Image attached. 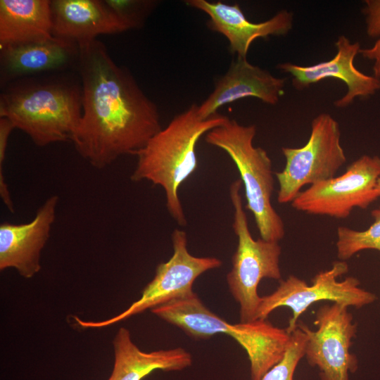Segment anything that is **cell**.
<instances>
[{
  "label": "cell",
  "instance_id": "cell-1",
  "mask_svg": "<svg viewBox=\"0 0 380 380\" xmlns=\"http://www.w3.org/2000/svg\"><path fill=\"white\" fill-rule=\"evenodd\" d=\"M82 113L72 137L77 153L103 169L136 153L161 129L156 104L99 39L78 44Z\"/></svg>",
  "mask_w": 380,
  "mask_h": 380
},
{
  "label": "cell",
  "instance_id": "cell-2",
  "mask_svg": "<svg viewBox=\"0 0 380 380\" xmlns=\"http://www.w3.org/2000/svg\"><path fill=\"white\" fill-rule=\"evenodd\" d=\"M198 110V105L192 103L153 136L134 155L137 165L130 177L133 182L146 180L161 186L167 211L181 227L187 221L179 189L197 168L198 141L229 119L217 113L203 120Z\"/></svg>",
  "mask_w": 380,
  "mask_h": 380
},
{
  "label": "cell",
  "instance_id": "cell-3",
  "mask_svg": "<svg viewBox=\"0 0 380 380\" xmlns=\"http://www.w3.org/2000/svg\"><path fill=\"white\" fill-rule=\"evenodd\" d=\"M151 311L194 339H206L220 333L232 337L248 355L251 380H260L282 359L291 338L286 329L266 319L230 324L205 307L194 292Z\"/></svg>",
  "mask_w": 380,
  "mask_h": 380
},
{
  "label": "cell",
  "instance_id": "cell-4",
  "mask_svg": "<svg viewBox=\"0 0 380 380\" xmlns=\"http://www.w3.org/2000/svg\"><path fill=\"white\" fill-rule=\"evenodd\" d=\"M82 113V87L70 82H22L0 96V118L10 120L39 146L71 140Z\"/></svg>",
  "mask_w": 380,
  "mask_h": 380
},
{
  "label": "cell",
  "instance_id": "cell-5",
  "mask_svg": "<svg viewBox=\"0 0 380 380\" xmlns=\"http://www.w3.org/2000/svg\"><path fill=\"white\" fill-rule=\"evenodd\" d=\"M255 134V125H243L229 118L205 134V141L226 152L235 164L244 187L246 208L252 213L260 238L279 242L285 229L272 204L274 172L267 151L253 145Z\"/></svg>",
  "mask_w": 380,
  "mask_h": 380
},
{
  "label": "cell",
  "instance_id": "cell-6",
  "mask_svg": "<svg viewBox=\"0 0 380 380\" xmlns=\"http://www.w3.org/2000/svg\"><path fill=\"white\" fill-rule=\"evenodd\" d=\"M240 179L229 186L234 209L232 229L238 243L232 255V267L227 274L229 289L239 305L240 322L254 321L261 301L258 288L262 279H281L279 260L281 247L277 241L254 239L243 209Z\"/></svg>",
  "mask_w": 380,
  "mask_h": 380
},
{
  "label": "cell",
  "instance_id": "cell-7",
  "mask_svg": "<svg viewBox=\"0 0 380 380\" xmlns=\"http://www.w3.org/2000/svg\"><path fill=\"white\" fill-rule=\"evenodd\" d=\"M281 152L285 166L274 172L279 184L277 201L281 204L291 203L306 185L334 178L346 162L338 122L328 113L313 119L303 146L282 147Z\"/></svg>",
  "mask_w": 380,
  "mask_h": 380
},
{
  "label": "cell",
  "instance_id": "cell-8",
  "mask_svg": "<svg viewBox=\"0 0 380 380\" xmlns=\"http://www.w3.org/2000/svg\"><path fill=\"white\" fill-rule=\"evenodd\" d=\"M348 270L346 261L337 260L329 270L317 273L312 279L311 285L293 274L279 280L275 291L261 297L256 319H266L274 310L287 307L291 309L292 316L286 329L291 334L297 328L300 316L317 302L329 300L356 309L374 303L377 299L376 294L360 287L357 278L349 276L338 280Z\"/></svg>",
  "mask_w": 380,
  "mask_h": 380
},
{
  "label": "cell",
  "instance_id": "cell-9",
  "mask_svg": "<svg viewBox=\"0 0 380 380\" xmlns=\"http://www.w3.org/2000/svg\"><path fill=\"white\" fill-rule=\"evenodd\" d=\"M173 254L156 270L153 279L144 287L141 297L121 313L108 319L85 321L75 317L82 328H102L132 316L152 310L193 291L195 280L204 272L219 268L222 262L215 257H196L187 248L186 233L175 229L172 233Z\"/></svg>",
  "mask_w": 380,
  "mask_h": 380
},
{
  "label": "cell",
  "instance_id": "cell-10",
  "mask_svg": "<svg viewBox=\"0 0 380 380\" xmlns=\"http://www.w3.org/2000/svg\"><path fill=\"white\" fill-rule=\"evenodd\" d=\"M379 177L380 157L363 155L341 175L301 191L291 206L310 215L345 219L355 208L365 209L379 198L375 189Z\"/></svg>",
  "mask_w": 380,
  "mask_h": 380
},
{
  "label": "cell",
  "instance_id": "cell-11",
  "mask_svg": "<svg viewBox=\"0 0 380 380\" xmlns=\"http://www.w3.org/2000/svg\"><path fill=\"white\" fill-rule=\"evenodd\" d=\"M348 308L338 303L320 306L315 313V331L300 320L297 323L308 337L306 360L318 369L321 380H349V374L358 369V360L350 352L357 326Z\"/></svg>",
  "mask_w": 380,
  "mask_h": 380
},
{
  "label": "cell",
  "instance_id": "cell-12",
  "mask_svg": "<svg viewBox=\"0 0 380 380\" xmlns=\"http://www.w3.org/2000/svg\"><path fill=\"white\" fill-rule=\"evenodd\" d=\"M335 46L336 53L329 61L309 66L283 63L278 64L277 68L291 75L292 84L298 90L329 77L341 80L346 84L347 91L334 102V106L345 108L357 97L367 98L374 94L380 89V79L365 75L355 68L354 60L361 49L358 42L353 43L341 35Z\"/></svg>",
  "mask_w": 380,
  "mask_h": 380
},
{
  "label": "cell",
  "instance_id": "cell-13",
  "mask_svg": "<svg viewBox=\"0 0 380 380\" xmlns=\"http://www.w3.org/2000/svg\"><path fill=\"white\" fill-rule=\"evenodd\" d=\"M58 197H49L27 223L0 224V270L15 269L30 279L41 270V252L56 219Z\"/></svg>",
  "mask_w": 380,
  "mask_h": 380
},
{
  "label": "cell",
  "instance_id": "cell-14",
  "mask_svg": "<svg viewBox=\"0 0 380 380\" xmlns=\"http://www.w3.org/2000/svg\"><path fill=\"white\" fill-rule=\"evenodd\" d=\"M184 2L208 15V27L224 36L229 42V51L237 57L246 58L251 44L256 39L286 35L293 27V14L285 9L265 21L253 23L246 18L238 4L207 0Z\"/></svg>",
  "mask_w": 380,
  "mask_h": 380
},
{
  "label": "cell",
  "instance_id": "cell-15",
  "mask_svg": "<svg viewBox=\"0 0 380 380\" xmlns=\"http://www.w3.org/2000/svg\"><path fill=\"white\" fill-rule=\"evenodd\" d=\"M286 78L274 76L269 71L250 63L246 58L237 57L228 70L215 83L213 91L198 105L203 120L217 114V110L237 100L255 97L269 105H276L284 92Z\"/></svg>",
  "mask_w": 380,
  "mask_h": 380
},
{
  "label": "cell",
  "instance_id": "cell-16",
  "mask_svg": "<svg viewBox=\"0 0 380 380\" xmlns=\"http://www.w3.org/2000/svg\"><path fill=\"white\" fill-rule=\"evenodd\" d=\"M52 35L80 44L128 29L100 0L51 1Z\"/></svg>",
  "mask_w": 380,
  "mask_h": 380
},
{
  "label": "cell",
  "instance_id": "cell-17",
  "mask_svg": "<svg viewBox=\"0 0 380 380\" xmlns=\"http://www.w3.org/2000/svg\"><path fill=\"white\" fill-rule=\"evenodd\" d=\"M1 82L17 77L63 69L77 62L75 42L52 37L28 44L0 48Z\"/></svg>",
  "mask_w": 380,
  "mask_h": 380
},
{
  "label": "cell",
  "instance_id": "cell-18",
  "mask_svg": "<svg viewBox=\"0 0 380 380\" xmlns=\"http://www.w3.org/2000/svg\"><path fill=\"white\" fill-rule=\"evenodd\" d=\"M113 346L114 365L108 380H141L157 369L180 371L192 364L190 353L180 347L148 353L141 350L125 327L118 330Z\"/></svg>",
  "mask_w": 380,
  "mask_h": 380
},
{
  "label": "cell",
  "instance_id": "cell-19",
  "mask_svg": "<svg viewBox=\"0 0 380 380\" xmlns=\"http://www.w3.org/2000/svg\"><path fill=\"white\" fill-rule=\"evenodd\" d=\"M52 37L51 1H0V48Z\"/></svg>",
  "mask_w": 380,
  "mask_h": 380
},
{
  "label": "cell",
  "instance_id": "cell-20",
  "mask_svg": "<svg viewBox=\"0 0 380 380\" xmlns=\"http://www.w3.org/2000/svg\"><path fill=\"white\" fill-rule=\"evenodd\" d=\"M374 222L367 229L357 231L346 227L337 228L336 254L339 260L346 261L364 250L380 253V205L372 210Z\"/></svg>",
  "mask_w": 380,
  "mask_h": 380
},
{
  "label": "cell",
  "instance_id": "cell-21",
  "mask_svg": "<svg viewBox=\"0 0 380 380\" xmlns=\"http://www.w3.org/2000/svg\"><path fill=\"white\" fill-rule=\"evenodd\" d=\"M306 334L299 327L291 333L289 343L282 359L271 367L260 380H293L295 370L305 357Z\"/></svg>",
  "mask_w": 380,
  "mask_h": 380
},
{
  "label": "cell",
  "instance_id": "cell-22",
  "mask_svg": "<svg viewBox=\"0 0 380 380\" xmlns=\"http://www.w3.org/2000/svg\"><path fill=\"white\" fill-rule=\"evenodd\" d=\"M104 1L128 30L142 26L156 5L155 1L148 0Z\"/></svg>",
  "mask_w": 380,
  "mask_h": 380
},
{
  "label": "cell",
  "instance_id": "cell-23",
  "mask_svg": "<svg viewBox=\"0 0 380 380\" xmlns=\"http://www.w3.org/2000/svg\"><path fill=\"white\" fill-rule=\"evenodd\" d=\"M363 12L366 15L367 34L371 38L380 37V0H366Z\"/></svg>",
  "mask_w": 380,
  "mask_h": 380
},
{
  "label": "cell",
  "instance_id": "cell-24",
  "mask_svg": "<svg viewBox=\"0 0 380 380\" xmlns=\"http://www.w3.org/2000/svg\"><path fill=\"white\" fill-rule=\"evenodd\" d=\"M13 124L6 118H0V185L5 186L6 182L4 175V163L8 138L13 129Z\"/></svg>",
  "mask_w": 380,
  "mask_h": 380
},
{
  "label": "cell",
  "instance_id": "cell-25",
  "mask_svg": "<svg viewBox=\"0 0 380 380\" xmlns=\"http://www.w3.org/2000/svg\"><path fill=\"white\" fill-rule=\"evenodd\" d=\"M359 53L364 58L374 61V76L380 79V39L372 47L360 49Z\"/></svg>",
  "mask_w": 380,
  "mask_h": 380
},
{
  "label": "cell",
  "instance_id": "cell-26",
  "mask_svg": "<svg viewBox=\"0 0 380 380\" xmlns=\"http://www.w3.org/2000/svg\"><path fill=\"white\" fill-rule=\"evenodd\" d=\"M376 191L378 197H380V177L377 180L376 186Z\"/></svg>",
  "mask_w": 380,
  "mask_h": 380
}]
</instances>
